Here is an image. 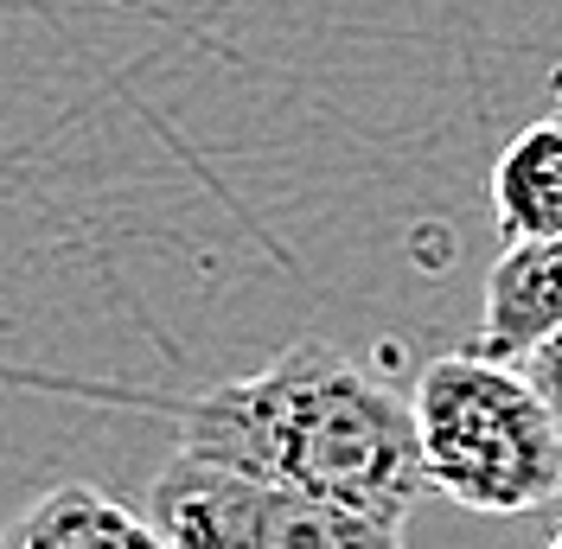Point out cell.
<instances>
[{
	"mask_svg": "<svg viewBox=\"0 0 562 549\" xmlns=\"http://www.w3.org/2000/svg\"><path fill=\"white\" fill-rule=\"evenodd\" d=\"M0 549H179L154 517L115 505L97 485H52L7 524Z\"/></svg>",
	"mask_w": 562,
	"mask_h": 549,
	"instance_id": "5",
	"label": "cell"
},
{
	"mask_svg": "<svg viewBox=\"0 0 562 549\" xmlns=\"http://www.w3.org/2000/svg\"><path fill=\"white\" fill-rule=\"evenodd\" d=\"M550 549H562V530H557V537H550Z\"/></svg>",
	"mask_w": 562,
	"mask_h": 549,
	"instance_id": "8",
	"label": "cell"
},
{
	"mask_svg": "<svg viewBox=\"0 0 562 549\" xmlns=\"http://www.w3.org/2000/svg\"><path fill=\"white\" fill-rule=\"evenodd\" d=\"M179 447L358 505L403 530L435 492L422 460L416 396L390 390L326 339H294L256 378H231L186 396Z\"/></svg>",
	"mask_w": 562,
	"mask_h": 549,
	"instance_id": "1",
	"label": "cell"
},
{
	"mask_svg": "<svg viewBox=\"0 0 562 549\" xmlns=\"http://www.w3.org/2000/svg\"><path fill=\"white\" fill-rule=\"evenodd\" d=\"M525 371L537 378V390L550 396V410H557V428H562V326L550 333V339H537L525 351Z\"/></svg>",
	"mask_w": 562,
	"mask_h": 549,
	"instance_id": "7",
	"label": "cell"
},
{
	"mask_svg": "<svg viewBox=\"0 0 562 549\" xmlns=\"http://www.w3.org/2000/svg\"><path fill=\"white\" fill-rule=\"evenodd\" d=\"M562 326V237L543 243H505L486 269V301H480V351L525 358L537 339Z\"/></svg>",
	"mask_w": 562,
	"mask_h": 549,
	"instance_id": "4",
	"label": "cell"
},
{
	"mask_svg": "<svg viewBox=\"0 0 562 549\" xmlns=\"http://www.w3.org/2000/svg\"><path fill=\"white\" fill-rule=\"evenodd\" d=\"M147 517L179 549H403V524L205 460L192 447L154 473Z\"/></svg>",
	"mask_w": 562,
	"mask_h": 549,
	"instance_id": "3",
	"label": "cell"
},
{
	"mask_svg": "<svg viewBox=\"0 0 562 549\" xmlns=\"http://www.w3.org/2000/svg\"><path fill=\"white\" fill-rule=\"evenodd\" d=\"M428 485L480 517H525L562 498V428L525 358L448 351L416 378Z\"/></svg>",
	"mask_w": 562,
	"mask_h": 549,
	"instance_id": "2",
	"label": "cell"
},
{
	"mask_svg": "<svg viewBox=\"0 0 562 549\" xmlns=\"http://www.w3.org/2000/svg\"><path fill=\"white\" fill-rule=\"evenodd\" d=\"M492 224L505 243L562 237V109L505 141L492 167Z\"/></svg>",
	"mask_w": 562,
	"mask_h": 549,
	"instance_id": "6",
	"label": "cell"
}]
</instances>
